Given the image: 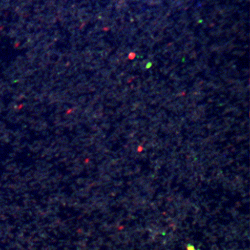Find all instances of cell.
<instances>
[{"label": "cell", "instance_id": "obj_1", "mask_svg": "<svg viewBox=\"0 0 250 250\" xmlns=\"http://www.w3.org/2000/svg\"><path fill=\"white\" fill-rule=\"evenodd\" d=\"M188 250H195V248H194V247L191 246V245H188Z\"/></svg>", "mask_w": 250, "mask_h": 250}]
</instances>
